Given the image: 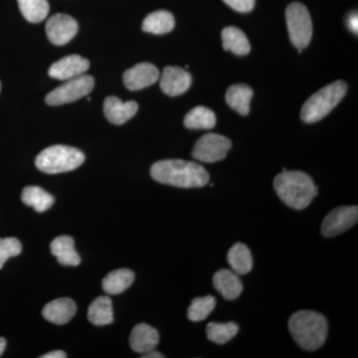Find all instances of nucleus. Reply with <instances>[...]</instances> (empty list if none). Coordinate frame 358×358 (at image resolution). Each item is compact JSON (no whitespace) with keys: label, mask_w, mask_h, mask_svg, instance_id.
<instances>
[{"label":"nucleus","mask_w":358,"mask_h":358,"mask_svg":"<svg viewBox=\"0 0 358 358\" xmlns=\"http://www.w3.org/2000/svg\"><path fill=\"white\" fill-rule=\"evenodd\" d=\"M150 176L157 182L181 188L203 187L209 182V173L199 164L182 159L155 162Z\"/></svg>","instance_id":"nucleus-1"},{"label":"nucleus","mask_w":358,"mask_h":358,"mask_svg":"<svg viewBox=\"0 0 358 358\" xmlns=\"http://www.w3.org/2000/svg\"><path fill=\"white\" fill-rule=\"evenodd\" d=\"M278 196L296 210H303L317 195V188L310 176L303 171H284L274 180Z\"/></svg>","instance_id":"nucleus-2"},{"label":"nucleus","mask_w":358,"mask_h":358,"mask_svg":"<svg viewBox=\"0 0 358 358\" xmlns=\"http://www.w3.org/2000/svg\"><path fill=\"white\" fill-rule=\"evenodd\" d=\"M289 331L301 348L313 352L319 350L326 341L329 324L326 317L320 313L300 310L289 317Z\"/></svg>","instance_id":"nucleus-3"},{"label":"nucleus","mask_w":358,"mask_h":358,"mask_svg":"<svg viewBox=\"0 0 358 358\" xmlns=\"http://www.w3.org/2000/svg\"><path fill=\"white\" fill-rule=\"evenodd\" d=\"M348 93V85L336 81L319 90L305 103L301 117L307 124H313L327 117L341 103Z\"/></svg>","instance_id":"nucleus-4"},{"label":"nucleus","mask_w":358,"mask_h":358,"mask_svg":"<svg viewBox=\"0 0 358 358\" xmlns=\"http://www.w3.org/2000/svg\"><path fill=\"white\" fill-rule=\"evenodd\" d=\"M85 162L81 150L67 145H52L37 155L35 164L40 171L56 174L74 171Z\"/></svg>","instance_id":"nucleus-5"},{"label":"nucleus","mask_w":358,"mask_h":358,"mask_svg":"<svg viewBox=\"0 0 358 358\" xmlns=\"http://www.w3.org/2000/svg\"><path fill=\"white\" fill-rule=\"evenodd\" d=\"M287 26L292 43L299 50L308 46L313 37V23L307 7L300 2L289 4L286 10Z\"/></svg>","instance_id":"nucleus-6"},{"label":"nucleus","mask_w":358,"mask_h":358,"mask_svg":"<svg viewBox=\"0 0 358 358\" xmlns=\"http://www.w3.org/2000/svg\"><path fill=\"white\" fill-rule=\"evenodd\" d=\"M95 85V80L90 75L80 76L67 80L66 83L53 90L46 96V103L49 106H61L69 103L89 95Z\"/></svg>","instance_id":"nucleus-7"},{"label":"nucleus","mask_w":358,"mask_h":358,"mask_svg":"<svg viewBox=\"0 0 358 358\" xmlns=\"http://www.w3.org/2000/svg\"><path fill=\"white\" fill-rule=\"evenodd\" d=\"M231 147L229 138L217 134H206L195 143L192 157L199 162L214 164L225 159Z\"/></svg>","instance_id":"nucleus-8"},{"label":"nucleus","mask_w":358,"mask_h":358,"mask_svg":"<svg viewBox=\"0 0 358 358\" xmlns=\"http://www.w3.org/2000/svg\"><path fill=\"white\" fill-rule=\"evenodd\" d=\"M358 220L357 206H343L327 214L322 224V234L334 237L352 228Z\"/></svg>","instance_id":"nucleus-9"},{"label":"nucleus","mask_w":358,"mask_h":358,"mask_svg":"<svg viewBox=\"0 0 358 358\" xmlns=\"http://www.w3.org/2000/svg\"><path fill=\"white\" fill-rule=\"evenodd\" d=\"M78 32V23L67 14L58 13L47 21L48 39L55 45H64L74 38Z\"/></svg>","instance_id":"nucleus-10"},{"label":"nucleus","mask_w":358,"mask_h":358,"mask_svg":"<svg viewBox=\"0 0 358 358\" xmlns=\"http://www.w3.org/2000/svg\"><path fill=\"white\" fill-rule=\"evenodd\" d=\"M192 83V77L189 73L179 67L164 68L160 78V88L167 96L182 95Z\"/></svg>","instance_id":"nucleus-11"},{"label":"nucleus","mask_w":358,"mask_h":358,"mask_svg":"<svg viewBox=\"0 0 358 358\" xmlns=\"http://www.w3.org/2000/svg\"><path fill=\"white\" fill-rule=\"evenodd\" d=\"M159 71L150 63H140L124 73V86L131 91H136L152 86L159 79Z\"/></svg>","instance_id":"nucleus-12"},{"label":"nucleus","mask_w":358,"mask_h":358,"mask_svg":"<svg viewBox=\"0 0 358 358\" xmlns=\"http://www.w3.org/2000/svg\"><path fill=\"white\" fill-rule=\"evenodd\" d=\"M90 62L80 55H70L60 59L52 64L49 69V76L54 79L67 81L73 78L83 75L89 70Z\"/></svg>","instance_id":"nucleus-13"},{"label":"nucleus","mask_w":358,"mask_h":358,"mask_svg":"<svg viewBox=\"0 0 358 358\" xmlns=\"http://www.w3.org/2000/svg\"><path fill=\"white\" fill-rule=\"evenodd\" d=\"M138 110V103L134 101L122 102L117 96H108L103 102V113L106 117L114 124H122L129 121Z\"/></svg>","instance_id":"nucleus-14"},{"label":"nucleus","mask_w":358,"mask_h":358,"mask_svg":"<svg viewBox=\"0 0 358 358\" xmlns=\"http://www.w3.org/2000/svg\"><path fill=\"white\" fill-rule=\"evenodd\" d=\"M159 341V334L157 329L147 324H136L129 336V345L131 350L141 355L155 350Z\"/></svg>","instance_id":"nucleus-15"},{"label":"nucleus","mask_w":358,"mask_h":358,"mask_svg":"<svg viewBox=\"0 0 358 358\" xmlns=\"http://www.w3.org/2000/svg\"><path fill=\"white\" fill-rule=\"evenodd\" d=\"M76 303L70 298H60L45 306L42 315L44 319L55 324H65L74 317Z\"/></svg>","instance_id":"nucleus-16"},{"label":"nucleus","mask_w":358,"mask_h":358,"mask_svg":"<svg viewBox=\"0 0 358 358\" xmlns=\"http://www.w3.org/2000/svg\"><path fill=\"white\" fill-rule=\"evenodd\" d=\"M213 285L226 300H235L243 291V285L236 273L226 268L214 275Z\"/></svg>","instance_id":"nucleus-17"},{"label":"nucleus","mask_w":358,"mask_h":358,"mask_svg":"<svg viewBox=\"0 0 358 358\" xmlns=\"http://www.w3.org/2000/svg\"><path fill=\"white\" fill-rule=\"evenodd\" d=\"M52 255L63 266H75L81 263V258L75 249L74 239L72 237L59 236L52 241L50 245Z\"/></svg>","instance_id":"nucleus-18"},{"label":"nucleus","mask_w":358,"mask_h":358,"mask_svg":"<svg viewBox=\"0 0 358 358\" xmlns=\"http://www.w3.org/2000/svg\"><path fill=\"white\" fill-rule=\"evenodd\" d=\"M221 36L225 51H231L238 56L247 55L251 51V45L246 34L235 26L224 28Z\"/></svg>","instance_id":"nucleus-19"},{"label":"nucleus","mask_w":358,"mask_h":358,"mask_svg":"<svg viewBox=\"0 0 358 358\" xmlns=\"http://www.w3.org/2000/svg\"><path fill=\"white\" fill-rule=\"evenodd\" d=\"M253 96V90L245 84H236L227 90L226 103L241 115H247L250 112V103Z\"/></svg>","instance_id":"nucleus-20"},{"label":"nucleus","mask_w":358,"mask_h":358,"mask_svg":"<svg viewBox=\"0 0 358 358\" xmlns=\"http://www.w3.org/2000/svg\"><path fill=\"white\" fill-rule=\"evenodd\" d=\"M88 320L95 326L102 327L114 322V310L109 296H99L88 308Z\"/></svg>","instance_id":"nucleus-21"},{"label":"nucleus","mask_w":358,"mask_h":358,"mask_svg":"<svg viewBox=\"0 0 358 358\" xmlns=\"http://www.w3.org/2000/svg\"><path fill=\"white\" fill-rule=\"evenodd\" d=\"M134 273L129 268H119L109 273L103 280V289L109 294H119L133 285Z\"/></svg>","instance_id":"nucleus-22"},{"label":"nucleus","mask_w":358,"mask_h":358,"mask_svg":"<svg viewBox=\"0 0 358 358\" xmlns=\"http://www.w3.org/2000/svg\"><path fill=\"white\" fill-rule=\"evenodd\" d=\"M228 263L233 272L237 275H246L253 268V258L248 247L243 243H237L228 252Z\"/></svg>","instance_id":"nucleus-23"},{"label":"nucleus","mask_w":358,"mask_h":358,"mask_svg":"<svg viewBox=\"0 0 358 358\" xmlns=\"http://www.w3.org/2000/svg\"><path fill=\"white\" fill-rule=\"evenodd\" d=\"M176 25L173 14L166 10H159L148 14L143 22V30L152 34L162 35L171 32Z\"/></svg>","instance_id":"nucleus-24"},{"label":"nucleus","mask_w":358,"mask_h":358,"mask_svg":"<svg viewBox=\"0 0 358 358\" xmlns=\"http://www.w3.org/2000/svg\"><path fill=\"white\" fill-rule=\"evenodd\" d=\"M23 203L31 206L37 212L48 210L55 202L50 193L45 192L38 186H27L21 195Z\"/></svg>","instance_id":"nucleus-25"},{"label":"nucleus","mask_w":358,"mask_h":358,"mask_svg":"<svg viewBox=\"0 0 358 358\" xmlns=\"http://www.w3.org/2000/svg\"><path fill=\"white\" fill-rule=\"evenodd\" d=\"M215 124V114L203 106L194 108L185 117V126L190 129H211Z\"/></svg>","instance_id":"nucleus-26"},{"label":"nucleus","mask_w":358,"mask_h":358,"mask_svg":"<svg viewBox=\"0 0 358 358\" xmlns=\"http://www.w3.org/2000/svg\"><path fill=\"white\" fill-rule=\"evenodd\" d=\"M17 1L21 13L29 22H41L48 15L49 3L47 0H17Z\"/></svg>","instance_id":"nucleus-27"},{"label":"nucleus","mask_w":358,"mask_h":358,"mask_svg":"<svg viewBox=\"0 0 358 358\" xmlns=\"http://www.w3.org/2000/svg\"><path fill=\"white\" fill-rule=\"evenodd\" d=\"M239 331V327L235 322L219 324L211 322L206 327L207 338L217 345H225L234 338Z\"/></svg>","instance_id":"nucleus-28"},{"label":"nucleus","mask_w":358,"mask_h":358,"mask_svg":"<svg viewBox=\"0 0 358 358\" xmlns=\"http://www.w3.org/2000/svg\"><path fill=\"white\" fill-rule=\"evenodd\" d=\"M215 306L216 300L214 296H206L194 299L188 308V319L194 322H201L210 315Z\"/></svg>","instance_id":"nucleus-29"},{"label":"nucleus","mask_w":358,"mask_h":358,"mask_svg":"<svg viewBox=\"0 0 358 358\" xmlns=\"http://www.w3.org/2000/svg\"><path fill=\"white\" fill-rule=\"evenodd\" d=\"M22 251L20 240L16 238H0V270L8 259L18 256Z\"/></svg>","instance_id":"nucleus-30"},{"label":"nucleus","mask_w":358,"mask_h":358,"mask_svg":"<svg viewBox=\"0 0 358 358\" xmlns=\"http://www.w3.org/2000/svg\"><path fill=\"white\" fill-rule=\"evenodd\" d=\"M231 8L238 13H250L255 6L256 0H223Z\"/></svg>","instance_id":"nucleus-31"},{"label":"nucleus","mask_w":358,"mask_h":358,"mask_svg":"<svg viewBox=\"0 0 358 358\" xmlns=\"http://www.w3.org/2000/svg\"><path fill=\"white\" fill-rule=\"evenodd\" d=\"M348 25L350 29L352 32L357 33L358 30V18L357 13H352V15L348 17Z\"/></svg>","instance_id":"nucleus-32"},{"label":"nucleus","mask_w":358,"mask_h":358,"mask_svg":"<svg viewBox=\"0 0 358 358\" xmlns=\"http://www.w3.org/2000/svg\"><path fill=\"white\" fill-rule=\"evenodd\" d=\"M41 358H65L67 357V355L62 350H54V352H50L46 353V355H42L40 357Z\"/></svg>","instance_id":"nucleus-33"},{"label":"nucleus","mask_w":358,"mask_h":358,"mask_svg":"<svg viewBox=\"0 0 358 358\" xmlns=\"http://www.w3.org/2000/svg\"><path fill=\"white\" fill-rule=\"evenodd\" d=\"M143 358H164V355H162V353L157 352V350H154L152 352L145 353V355L141 357Z\"/></svg>","instance_id":"nucleus-34"},{"label":"nucleus","mask_w":358,"mask_h":358,"mask_svg":"<svg viewBox=\"0 0 358 358\" xmlns=\"http://www.w3.org/2000/svg\"><path fill=\"white\" fill-rule=\"evenodd\" d=\"M6 341L3 338H0V357H1L2 353H3L4 350H6Z\"/></svg>","instance_id":"nucleus-35"},{"label":"nucleus","mask_w":358,"mask_h":358,"mask_svg":"<svg viewBox=\"0 0 358 358\" xmlns=\"http://www.w3.org/2000/svg\"><path fill=\"white\" fill-rule=\"evenodd\" d=\"M0 90H1V83H0Z\"/></svg>","instance_id":"nucleus-36"}]
</instances>
